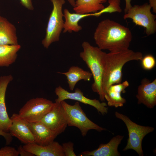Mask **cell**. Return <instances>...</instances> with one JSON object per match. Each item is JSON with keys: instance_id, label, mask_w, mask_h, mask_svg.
<instances>
[{"instance_id": "1", "label": "cell", "mask_w": 156, "mask_h": 156, "mask_svg": "<svg viewBox=\"0 0 156 156\" xmlns=\"http://www.w3.org/2000/svg\"><path fill=\"white\" fill-rule=\"evenodd\" d=\"M129 29L109 19L98 24L94 33L96 44L102 50L118 52L129 49L132 39Z\"/></svg>"}, {"instance_id": "2", "label": "cell", "mask_w": 156, "mask_h": 156, "mask_svg": "<svg viewBox=\"0 0 156 156\" xmlns=\"http://www.w3.org/2000/svg\"><path fill=\"white\" fill-rule=\"evenodd\" d=\"M143 57L141 52L129 49L106 53L102 81L103 93L111 85L121 82L122 69L126 63L132 60H141Z\"/></svg>"}, {"instance_id": "3", "label": "cell", "mask_w": 156, "mask_h": 156, "mask_svg": "<svg viewBox=\"0 0 156 156\" xmlns=\"http://www.w3.org/2000/svg\"><path fill=\"white\" fill-rule=\"evenodd\" d=\"M82 46L83 51L80 53L79 55L89 68L92 75L94 82L91 86L92 90L98 94L101 101H104L102 81L106 53L98 47L92 46L87 41H84L82 44Z\"/></svg>"}, {"instance_id": "4", "label": "cell", "mask_w": 156, "mask_h": 156, "mask_svg": "<svg viewBox=\"0 0 156 156\" xmlns=\"http://www.w3.org/2000/svg\"><path fill=\"white\" fill-rule=\"evenodd\" d=\"M60 103L64 109L67 121L68 126H74L78 128L83 136H85L91 129L99 132L106 130L95 123L86 116L78 101L73 105H70L65 101Z\"/></svg>"}, {"instance_id": "5", "label": "cell", "mask_w": 156, "mask_h": 156, "mask_svg": "<svg viewBox=\"0 0 156 156\" xmlns=\"http://www.w3.org/2000/svg\"><path fill=\"white\" fill-rule=\"evenodd\" d=\"M50 1L53 8L49 18L45 37L42 41V44L46 49L53 43L59 40L64 23L62 8L65 3V0Z\"/></svg>"}, {"instance_id": "6", "label": "cell", "mask_w": 156, "mask_h": 156, "mask_svg": "<svg viewBox=\"0 0 156 156\" xmlns=\"http://www.w3.org/2000/svg\"><path fill=\"white\" fill-rule=\"evenodd\" d=\"M115 116L122 120L127 128L129 138L127 144L123 151L132 149L135 151L140 156L144 155L142 148V142L144 137L152 132L154 128L152 127L145 126L137 124L131 120L127 116L116 111Z\"/></svg>"}, {"instance_id": "7", "label": "cell", "mask_w": 156, "mask_h": 156, "mask_svg": "<svg viewBox=\"0 0 156 156\" xmlns=\"http://www.w3.org/2000/svg\"><path fill=\"white\" fill-rule=\"evenodd\" d=\"M54 104L52 101L42 97L28 101L21 108L18 114L28 123L40 121L51 109Z\"/></svg>"}, {"instance_id": "8", "label": "cell", "mask_w": 156, "mask_h": 156, "mask_svg": "<svg viewBox=\"0 0 156 156\" xmlns=\"http://www.w3.org/2000/svg\"><path fill=\"white\" fill-rule=\"evenodd\" d=\"M151 8L147 3L141 5H134L125 14L123 18L125 19L131 18L136 25L144 27L146 33L149 36L156 31V16L151 12Z\"/></svg>"}, {"instance_id": "9", "label": "cell", "mask_w": 156, "mask_h": 156, "mask_svg": "<svg viewBox=\"0 0 156 156\" xmlns=\"http://www.w3.org/2000/svg\"><path fill=\"white\" fill-rule=\"evenodd\" d=\"M55 92L58 97L55 100V102L60 103L67 99L74 100L93 107L99 113L103 115L107 113L108 108L105 102H101L97 99H90L86 97L78 88H76L74 92H70L59 86L55 88Z\"/></svg>"}, {"instance_id": "10", "label": "cell", "mask_w": 156, "mask_h": 156, "mask_svg": "<svg viewBox=\"0 0 156 156\" xmlns=\"http://www.w3.org/2000/svg\"><path fill=\"white\" fill-rule=\"evenodd\" d=\"M58 135L64 132L68 122L60 103L55 102L51 109L40 121Z\"/></svg>"}, {"instance_id": "11", "label": "cell", "mask_w": 156, "mask_h": 156, "mask_svg": "<svg viewBox=\"0 0 156 156\" xmlns=\"http://www.w3.org/2000/svg\"><path fill=\"white\" fill-rule=\"evenodd\" d=\"M12 123L9 132L25 144L35 143V139L27 122L22 119L18 114L14 113L10 118Z\"/></svg>"}, {"instance_id": "12", "label": "cell", "mask_w": 156, "mask_h": 156, "mask_svg": "<svg viewBox=\"0 0 156 156\" xmlns=\"http://www.w3.org/2000/svg\"><path fill=\"white\" fill-rule=\"evenodd\" d=\"M136 97L138 103H142L153 108L156 105V79L153 81L146 78L142 79L138 88Z\"/></svg>"}, {"instance_id": "13", "label": "cell", "mask_w": 156, "mask_h": 156, "mask_svg": "<svg viewBox=\"0 0 156 156\" xmlns=\"http://www.w3.org/2000/svg\"><path fill=\"white\" fill-rule=\"evenodd\" d=\"M13 79L10 74L0 77V129L7 132H9L12 121L7 111L5 96L8 86Z\"/></svg>"}, {"instance_id": "14", "label": "cell", "mask_w": 156, "mask_h": 156, "mask_svg": "<svg viewBox=\"0 0 156 156\" xmlns=\"http://www.w3.org/2000/svg\"><path fill=\"white\" fill-rule=\"evenodd\" d=\"M27 124L34 136L35 143L37 144L42 146L48 144L54 141L58 135L40 121L27 122Z\"/></svg>"}, {"instance_id": "15", "label": "cell", "mask_w": 156, "mask_h": 156, "mask_svg": "<svg viewBox=\"0 0 156 156\" xmlns=\"http://www.w3.org/2000/svg\"><path fill=\"white\" fill-rule=\"evenodd\" d=\"M124 136L118 135L113 137L107 143L101 144L96 149L81 153L80 156H120L118 147Z\"/></svg>"}, {"instance_id": "16", "label": "cell", "mask_w": 156, "mask_h": 156, "mask_svg": "<svg viewBox=\"0 0 156 156\" xmlns=\"http://www.w3.org/2000/svg\"><path fill=\"white\" fill-rule=\"evenodd\" d=\"M26 150L37 156H65L62 146L53 141L46 145L35 143L25 144L23 146Z\"/></svg>"}, {"instance_id": "17", "label": "cell", "mask_w": 156, "mask_h": 156, "mask_svg": "<svg viewBox=\"0 0 156 156\" xmlns=\"http://www.w3.org/2000/svg\"><path fill=\"white\" fill-rule=\"evenodd\" d=\"M129 86V82L126 80L109 86L104 93L105 99L107 101L108 106L115 107L123 106L126 100L122 97L121 94L125 93V89Z\"/></svg>"}, {"instance_id": "18", "label": "cell", "mask_w": 156, "mask_h": 156, "mask_svg": "<svg viewBox=\"0 0 156 156\" xmlns=\"http://www.w3.org/2000/svg\"><path fill=\"white\" fill-rule=\"evenodd\" d=\"M18 44L15 27L6 18L0 16V45Z\"/></svg>"}, {"instance_id": "19", "label": "cell", "mask_w": 156, "mask_h": 156, "mask_svg": "<svg viewBox=\"0 0 156 156\" xmlns=\"http://www.w3.org/2000/svg\"><path fill=\"white\" fill-rule=\"evenodd\" d=\"M57 73L64 75L66 77L69 88L71 91L74 89L79 81L82 80L89 81L92 77L90 72L85 71L76 66H71L66 72Z\"/></svg>"}, {"instance_id": "20", "label": "cell", "mask_w": 156, "mask_h": 156, "mask_svg": "<svg viewBox=\"0 0 156 156\" xmlns=\"http://www.w3.org/2000/svg\"><path fill=\"white\" fill-rule=\"evenodd\" d=\"M63 14L65 19L63 29L64 33L79 31L82 29L81 26L78 24L80 20L87 17L95 16V13L87 14L72 13L66 8L64 10Z\"/></svg>"}, {"instance_id": "21", "label": "cell", "mask_w": 156, "mask_h": 156, "mask_svg": "<svg viewBox=\"0 0 156 156\" xmlns=\"http://www.w3.org/2000/svg\"><path fill=\"white\" fill-rule=\"evenodd\" d=\"M107 0H75L73 10L77 13L87 14L95 13L105 8L103 3Z\"/></svg>"}, {"instance_id": "22", "label": "cell", "mask_w": 156, "mask_h": 156, "mask_svg": "<svg viewBox=\"0 0 156 156\" xmlns=\"http://www.w3.org/2000/svg\"><path fill=\"white\" fill-rule=\"evenodd\" d=\"M21 47L19 44L0 45V67H9L15 62Z\"/></svg>"}, {"instance_id": "23", "label": "cell", "mask_w": 156, "mask_h": 156, "mask_svg": "<svg viewBox=\"0 0 156 156\" xmlns=\"http://www.w3.org/2000/svg\"><path fill=\"white\" fill-rule=\"evenodd\" d=\"M121 0H108L109 5L102 10L96 12L97 17L104 13H120L122 10L120 6Z\"/></svg>"}, {"instance_id": "24", "label": "cell", "mask_w": 156, "mask_h": 156, "mask_svg": "<svg viewBox=\"0 0 156 156\" xmlns=\"http://www.w3.org/2000/svg\"><path fill=\"white\" fill-rule=\"evenodd\" d=\"M141 61L142 68L146 70L152 69L155 67L156 64L155 59L151 54H148L143 57Z\"/></svg>"}, {"instance_id": "25", "label": "cell", "mask_w": 156, "mask_h": 156, "mask_svg": "<svg viewBox=\"0 0 156 156\" xmlns=\"http://www.w3.org/2000/svg\"><path fill=\"white\" fill-rule=\"evenodd\" d=\"M19 155L17 150L13 147L6 146L0 149V156H18Z\"/></svg>"}, {"instance_id": "26", "label": "cell", "mask_w": 156, "mask_h": 156, "mask_svg": "<svg viewBox=\"0 0 156 156\" xmlns=\"http://www.w3.org/2000/svg\"><path fill=\"white\" fill-rule=\"evenodd\" d=\"M65 156H76L74 151V143L69 142L62 144V145Z\"/></svg>"}, {"instance_id": "27", "label": "cell", "mask_w": 156, "mask_h": 156, "mask_svg": "<svg viewBox=\"0 0 156 156\" xmlns=\"http://www.w3.org/2000/svg\"><path fill=\"white\" fill-rule=\"evenodd\" d=\"M0 135L4 138L6 145L9 144L12 142V136L9 132H5L0 129Z\"/></svg>"}, {"instance_id": "28", "label": "cell", "mask_w": 156, "mask_h": 156, "mask_svg": "<svg viewBox=\"0 0 156 156\" xmlns=\"http://www.w3.org/2000/svg\"><path fill=\"white\" fill-rule=\"evenodd\" d=\"M19 154L21 156H35L32 153L25 149L21 145H20L17 149Z\"/></svg>"}, {"instance_id": "29", "label": "cell", "mask_w": 156, "mask_h": 156, "mask_svg": "<svg viewBox=\"0 0 156 156\" xmlns=\"http://www.w3.org/2000/svg\"><path fill=\"white\" fill-rule=\"evenodd\" d=\"M22 5L27 9L32 10L34 8L32 4V0H20Z\"/></svg>"}, {"instance_id": "30", "label": "cell", "mask_w": 156, "mask_h": 156, "mask_svg": "<svg viewBox=\"0 0 156 156\" xmlns=\"http://www.w3.org/2000/svg\"><path fill=\"white\" fill-rule=\"evenodd\" d=\"M125 7L124 9L125 13H126L128 10L132 6L131 4L132 0H125Z\"/></svg>"}, {"instance_id": "31", "label": "cell", "mask_w": 156, "mask_h": 156, "mask_svg": "<svg viewBox=\"0 0 156 156\" xmlns=\"http://www.w3.org/2000/svg\"><path fill=\"white\" fill-rule=\"evenodd\" d=\"M149 5L153 10L154 13H156V0H149Z\"/></svg>"}, {"instance_id": "32", "label": "cell", "mask_w": 156, "mask_h": 156, "mask_svg": "<svg viewBox=\"0 0 156 156\" xmlns=\"http://www.w3.org/2000/svg\"><path fill=\"white\" fill-rule=\"evenodd\" d=\"M70 4L74 7L75 6V0H67Z\"/></svg>"}]
</instances>
